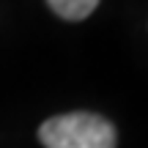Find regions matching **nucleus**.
<instances>
[{
    "mask_svg": "<svg viewBox=\"0 0 148 148\" xmlns=\"http://www.w3.org/2000/svg\"><path fill=\"white\" fill-rule=\"evenodd\" d=\"M47 5L60 16V19L69 22H79L85 16H90L99 5V0H47Z\"/></svg>",
    "mask_w": 148,
    "mask_h": 148,
    "instance_id": "nucleus-2",
    "label": "nucleus"
},
{
    "mask_svg": "<svg viewBox=\"0 0 148 148\" xmlns=\"http://www.w3.org/2000/svg\"><path fill=\"white\" fill-rule=\"evenodd\" d=\"M44 148H115L118 134L107 118L96 112H66L38 126Z\"/></svg>",
    "mask_w": 148,
    "mask_h": 148,
    "instance_id": "nucleus-1",
    "label": "nucleus"
}]
</instances>
